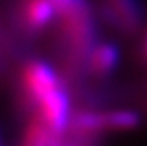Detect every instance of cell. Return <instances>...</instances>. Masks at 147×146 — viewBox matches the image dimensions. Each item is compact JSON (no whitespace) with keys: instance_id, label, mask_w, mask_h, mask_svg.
<instances>
[{"instance_id":"6","label":"cell","mask_w":147,"mask_h":146,"mask_svg":"<svg viewBox=\"0 0 147 146\" xmlns=\"http://www.w3.org/2000/svg\"><path fill=\"white\" fill-rule=\"evenodd\" d=\"M121 52L113 43H99L91 52L88 68L97 75H110L119 65Z\"/></svg>"},{"instance_id":"1","label":"cell","mask_w":147,"mask_h":146,"mask_svg":"<svg viewBox=\"0 0 147 146\" xmlns=\"http://www.w3.org/2000/svg\"><path fill=\"white\" fill-rule=\"evenodd\" d=\"M139 115L133 110L117 109L107 112L82 110L72 115L71 129L77 134H96L102 130H130L138 127Z\"/></svg>"},{"instance_id":"7","label":"cell","mask_w":147,"mask_h":146,"mask_svg":"<svg viewBox=\"0 0 147 146\" xmlns=\"http://www.w3.org/2000/svg\"><path fill=\"white\" fill-rule=\"evenodd\" d=\"M55 134L47 127V124L39 116L30 121L24 134L22 146H50Z\"/></svg>"},{"instance_id":"8","label":"cell","mask_w":147,"mask_h":146,"mask_svg":"<svg viewBox=\"0 0 147 146\" xmlns=\"http://www.w3.org/2000/svg\"><path fill=\"white\" fill-rule=\"evenodd\" d=\"M53 5L57 6V11L59 17H66L69 14H74L77 11L89 8L86 0H52Z\"/></svg>"},{"instance_id":"3","label":"cell","mask_w":147,"mask_h":146,"mask_svg":"<svg viewBox=\"0 0 147 146\" xmlns=\"http://www.w3.org/2000/svg\"><path fill=\"white\" fill-rule=\"evenodd\" d=\"M22 83L25 94L34 104L39 97L57 88L63 82L49 63L42 60H30L22 69Z\"/></svg>"},{"instance_id":"9","label":"cell","mask_w":147,"mask_h":146,"mask_svg":"<svg viewBox=\"0 0 147 146\" xmlns=\"http://www.w3.org/2000/svg\"><path fill=\"white\" fill-rule=\"evenodd\" d=\"M144 49H146V54H147V38H146V43H144Z\"/></svg>"},{"instance_id":"2","label":"cell","mask_w":147,"mask_h":146,"mask_svg":"<svg viewBox=\"0 0 147 146\" xmlns=\"http://www.w3.org/2000/svg\"><path fill=\"white\" fill-rule=\"evenodd\" d=\"M34 105L38 109V116L55 135H64L66 130L71 129L74 113L71 109V99L63 83L39 97Z\"/></svg>"},{"instance_id":"5","label":"cell","mask_w":147,"mask_h":146,"mask_svg":"<svg viewBox=\"0 0 147 146\" xmlns=\"http://www.w3.org/2000/svg\"><path fill=\"white\" fill-rule=\"evenodd\" d=\"M58 16L57 6L52 0H25L24 20L31 30H42Z\"/></svg>"},{"instance_id":"4","label":"cell","mask_w":147,"mask_h":146,"mask_svg":"<svg viewBox=\"0 0 147 146\" xmlns=\"http://www.w3.org/2000/svg\"><path fill=\"white\" fill-rule=\"evenodd\" d=\"M102 13L105 19L124 32H136L142 20L138 0H107Z\"/></svg>"}]
</instances>
